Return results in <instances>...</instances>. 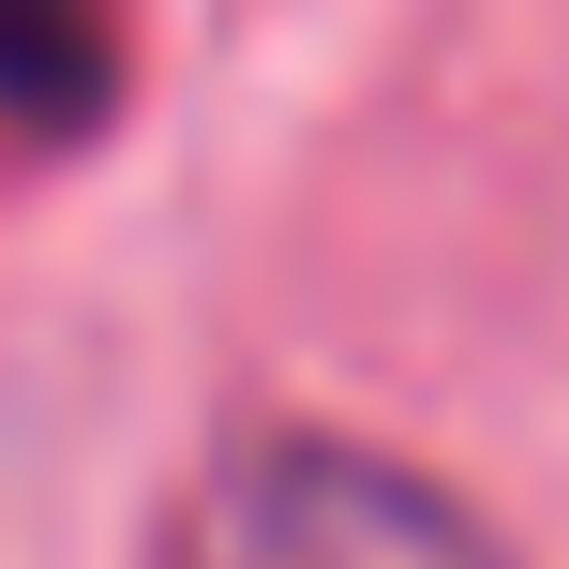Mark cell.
<instances>
[{
  "label": "cell",
  "mask_w": 569,
  "mask_h": 569,
  "mask_svg": "<svg viewBox=\"0 0 569 569\" xmlns=\"http://www.w3.org/2000/svg\"><path fill=\"white\" fill-rule=\"evenodd\" d=\"M150 569H525V555L375 435L256 420L180 480Z\"/></svg>",
  "instance_id": "obj_1"
}]
</instances>
